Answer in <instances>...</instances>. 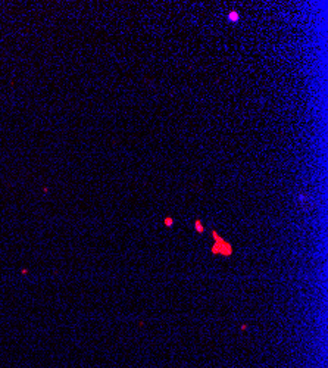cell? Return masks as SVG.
<instances>
[{
	"instance_id": "1",
	"label": "cell",
	"mask_w": 328,
	"mask_h": 368,
	"mask_svg": "<svg viewBox=\"0 0 328 368\" xmlns=\"http://www.w3.org/2000/svg\"><path fill=\"white\" fill-rule=\"evenodd\" d=\"M212 236L215 237V244L212 246V253L213 255L221 253V255H227V256H230V255L232 253L231 244H230L228 242H225L222 237H219L216 231H212Z\"/></svg>"
},
{
	"instance_id": "3",
	"label": "cell",
	"mask_w": 328,
	"mask_h": 368,
	"mask_svg": "<svg viewBox=\"0 0 328 368\" xmlns=\"http://www.w3.org/2000/svg\"><path fill=\"white\" fill-rule=\"evenodd\" d=\"M196 230H197L199 233H202L203 230H205V228H203V225L200 224V221H196Z\"/></svg>"
},
{
	"instance_id": "2",
	"label": "cell",
	"mask_w": 328,
	"mask_h": 368,
	"mask_svg": "<svg viewBox=\"0 0 328 368\" xmlns=\"http://www.w3.org/2000/svg\"><path fill=\"white\" fill-rule=\"evenodd\" d=\"M228 19H230V21H238V15H237L236 12H231V13H230V16H228Z\"/></svg>"
},
{
	"instance_id": "4",
	"label": "cell",
	"mask_w": 328,
	"mask_h": 368,
	"mask_svg": "<svg viewBox=\"0 0 328 368\" xmlns=\"http://www.w3.org/2000/svg\"><path fill=\"white\" fill-rule=\"evenodd\" d=\"M165 224H166V225H171V224H172V219H171V218H166V219H165Z\"/></svg>"
}]
</instances>
